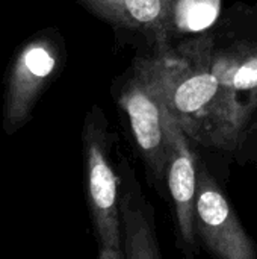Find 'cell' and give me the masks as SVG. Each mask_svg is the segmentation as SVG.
<instances>
[{"label": "cell", "instance_id": "obj_1", "mask_svg": "<svg viewBox=\"0 0 257 259\" xmlns=\"http://www.w3.org/2000/svg\"><path fill=\"white\" fill-rule=\"evenodd\" d=\"M212 42L203 39L161 49L135 65L155 82L170 115L188 138L232 152L244 140L248 109L212 71Z\"/></svg>", "mask_w": 257, "mask_h": 259}, {"label": "cell", "instance_id": "obj_2", "mask_svg": "<svg viewBox=\"0 0 257 259\" xmlns=\"http://www.w3.org/2000/svg\"><path fill=\"white\" fill-rule=\"evenodd\" d=\"M64 53L62 39L52 29L33 33L15 49L3 77L5 135L17 134L32 120L38 102L62 67Z\"/></svg>", "mask_w": 257, "mask_h": 259}, {"label": "cell", "instance_id": "obj_3", "mask_svg": "<svg viewBox=\"0 0 257 259\" xmlns=\"http://www.w3.org/2000/svg\"><path fill=\"white\" fill-rule=\"evenodd\" d=\"M86 202L100 259L124 258L118 181L111 161V138L98 106L88 112L82 131Z\"/></svg>", "mask_w": 257, "mask_h": 259}, {"label": "cell", "instance_id": "obj_4", "mask_svg": "<svg viewBox=\"0 0 257 259\" xmlns=\"http://www.w3.org/2000/svg\"><path fill=\"white\" fill-rule=\"evenodd\" d=\"M120 105L126 111L135 141L151 173L167 176L170 159V132L167 105L147 73L135 65V76L124 85Z\"/></svg>", "mask_w": 257, "mask_h": 259}, {"label": "cell", "instance_id": "obj_5", "mask_svg": "<svg viewBox=\"0 0 257 259\" xmlns=\"http://www.w3.org/2000/svg\"><path fill=\"white\" fill-rule=\"evenodd\" d=\"M195 231L206 249L223 259H256L257 247L236 219L226 196L204 165H198Z\"/></svg>", "mask_w": 257, "mask_h": 259}, {"label": "cell", "instance_id": "obj_6", "mask_svg": "<svg viewBox=\"0 0 257 259\" xmlns=\"http://www.w3.org/2000/svg\"><path fill=\"white\" fill-rule=\"evenodd\" d=\"M170 159L167 167L168 188L176 209L179 234L186 249H195V194H197V158L189 147L188 135L168 112Z\"/></svg>", "mask_w": 257, "mask_h": 259}, {"label": "cell", "instance_id": "obj_7", "mask_svg": "<svg viewBox=\"0 0 257 259\" xmlns=\"http://www.w3.org/2000/svg\"><path fill=\"white\" fill-rule=\"evenodd\" d=\"M91 14L133 30L150 33L159 49L168 47V11L171 0H77Z\"/></svg>", "mask_w": 257, "mask_h": 259}, {"label": "cell", "instance_id": "obj_8", "mask_svg": "<svg viewBox=\"0 0 257 259\" xmlns=\"http://www.w3.org/2000/svg\"><path fill=\"white\" fill-rule=\"evenodd\" d=\"M120 217L124 258L159 259L162 256L147 214L133 200L130 191H126L120 199Z\"/></svg>", "mask_w": 257, "mask_h": 259}, {"label": "cell", "instance_id": "obj_9", "mask_svg": "<svg viewBox=\"0 0 257 259\" xmlns=\"http://www.w3.org/2000/svg\"><path fill=\"white\" fill-rule=\"evenodd\" d=\"M212 71L220 82L233 91H250L257 88V49L241 52H214Z\"/></svg>", "mask_w": 257, "mask_h": 259}, {"label": "cell", "instance_id": "obj_10", "mask_svg": "<svg viewBox=\"0 0 257 259\" xmlns=\"http://www.w3.org/2000/svg\"><path fill=\"white\" fill-rule=\"evenodd\" d=\"M221 0H171L168 11L170 32H201L211 27L220 17Z\"/></svg>", "mask_w": 257, "mask_h": 259}]
</instances>
